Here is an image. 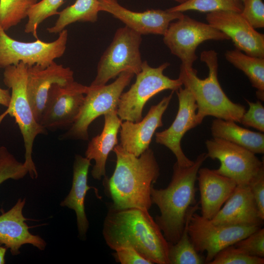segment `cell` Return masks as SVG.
Masks as SVG:
<instances>
[{"label": "cell", "instance_id": "1", "mask_svg": "<svg viewBox=\"0 0 264 264\" xmlns=\"http://www.w3.org/2000/svg\"><path fill=\"white\" fill-rule=\"evenodd\" d=\"M102 232L112 250L131 247L153 264H169V243L148 210L116 209L109 205Z\"/></svg>", "mask_w": 264, "mask_h": 264}, {"label": "cell", "instance_id": "2", "mask_svg": "<svg viewBox=\"0 0 264 264\" xmlns=\"http://www.w3.org/2000/svg\"><path fill=\"white\" fill-rule=\"evenodd\" d=\"M116 166L112 176L104 178L106 190L116 209L136 208L148 210L152 205V187L156 182L160 168L154 151L148 149L139 156L127 152L119 144L113 148Z\"/></svg>", "mask_w": 264, "mask_h": 264}, {"label": "cell", "instance_id": "3", "mask_svg": "<svg viewBox=\"0 0 264 264\" xmlns=\"http://www.w3.org/2000/svg\"><path fill=\"white\" fill-rule=\"evenodd\" d=\"M208 158L206 153L198 155L192 165L182 167L176 162L173 166L171 180L167 187L151 190L152 204L159 209L154 220L170 243L180 239L191 207L196 203L195 183L198 171Z\"/></svg>", "mask_w": 264, "mask_h": 264}, {"label": "cell", "instance_id": "4", "mask_svg": "<svg viewBox=\"0 0 264 264\" xmlns=\"http://www.w3.org/2000/svg\"><path fill=\"white\" fill-rule=\"evenodd\" d=\"M201 61L209 69L207 77L204 79L197 75L193 67H180L178 79L193 95L198 106L196 112L198 125L208 116L240 123L246 111L244 106L234 103L222 89L218 79V62L217 52L206 50L200 55Z\"/></svg>", "mask_w": 264, "mask_h": 264}, {"label": "cell", "instance_id": "5", "mask_svg": "<svg viewBox=\"0 0 264 264\" xmlns=\"http://www.w3.org/2000/svg\"><path fill=\"white\" fill-rule=\"evenodd\" d=\"M28 66L22 62L4 68L3 82L11 89V97L6 110L0 115V123L7 114L15 118L24 142L25 149L23 162L32 179H36L38 174L32 159L35 138L45 134L47 131L36 120L26 93Z\"/></svg>", "mask_w": 264, "mask_h": 264}, {"label": "cell", "instance_id": "6", "mask_svg": "<svg viewBox=\"0 0 264 264\" xmlns=\"http://www.w3.org/2000/svg\"><path fill=\"white\" fill-rule=\"evenodd\" d=\"M169 65L166 62L153 67L146 61L143 62L141 70L136 75L135 82L120 96L117 114L120 119L140 121L143 118L144 107L151 98L163 90L176 91L182 87L178 78L171 79L164 74V70Z\"/></svg>", "mask_w": 264, "mask_h": 264}, {"label": "cell", "instance_id": "7", "mask_svg": "<svg viewBox=\"0 0 264 264\" xmlns=\"http://www.w3.org/2000/svg\"><path fill=\"white\" fill-rule=\"evenodd\" d=\"M141 36L126 26L118 28L99 60L96 75L90 86L105 85L125 71L138 74L143 63L140 51Z\"/></svg>", "mask_w": 264, "mask_h": 264}, {"label": "cell", "instance_id": "8", "mask_svg": "<svg viewBox=\"0 0 264 264\" xmlns=\"http://www.w3.org/2000/svg\"><path fill=\"white\" fill-rule=\"evenodd\" d=\"M134 75L125 71L109 85L88 86L78 117L68 130L61 135V138L88 140L90 124L100 115L117 110L120 96Z\"/></svg>", "mask_w": 264, "mask_h": 264}, {"label": "cell", "instance_id": "9", "mask_svg": "<svg viewBox=\"0 0 264 264\" xmlns=\"http://www.w3.org/2000/svg\"><path fill=\"white\" fill-rule=\"evenodd\" d=\"M67 37V30L65 29L51 42L39 39L32 42H23L12 39L0 26V68L4 69L20 62L28 66L36 65L45 68L64 55Z\"/></svg>", "mask_w": 264, "mask_h": 264}, {"label": "cell", "instance_id": "10", "mask_svg": "<svg viewBox=\"0 0 264 264\" xmlns=\"http://www.w3.org/2000/svg\"><path fill=\"white\" fill-rule=\"evenodd\" d=\"M163 36L164 43L171 53L181 60V66L185 67H193L198 58L196 49L202 43L230 40L226 34L208 23L184 14L170 23Z\"/></svg>", "mask_w": 264, "mask_h": 264}, {"label": "cell", "instance_id": "11", "mask_svg": "<svg viewBox=\"0 0 264 264\" xmlns=\"http://www.w3.org/2000/svg\"><path fill=\"white\" fill-rule=\"evenodd\" d=\"M208 157L220 163L217 174L233 179L237 185H248L262 171L263 161L248 150L218 138L205 142Z\"/></svg>", "mask_w": 264, "mask_h": 264}, {"label": "cell", "instance_id": "12", "mask_svg": "<svg viewBox=\"0 0 264 264\" xmlns=\"http://www.w3.org/2000/svg\"><path fill=\"white\" fill-rule=\"evenodd\" d=\"M260 227L215 224L195 212L189 222L188 232L196 251L206 252L205 264H209L220 250L234 244Z\"/></svg>", "mask_w": 264, "mask_h": 264}, {"label": "cell", "instance_id": "13", "mask_svg": "<svg viewBox=\"0 0 264 264\" xmlns=\"http://www.w3.org/2000/svg\"><path fill=\"white\" fill-rule=\"evenodd\" d=\"M88 86L75 81L50 88L40 124L51 130L70 127L78 117Z\"/></svg>", "mask_w": 264, "mask_h": 264}, {"label": "cell", "instance_id": "14", "mask_svg": "<svg viewBox=\"0 0 264 264\" xmlns=\"http://www.w3.org/2000/svg\"><path fill=\"white\" fill-rule=\"evenodd\" d=\"M176 92L178 100L176 117L168 129L155 133V142L170 149L175 155L179 165L189 167L194 161L184 154L181 140L187 132L198 125L196 115L198 106L193 95L187 88L181 87Z\"/></svg>", "mask_w": 264, "mask_h": 264}, {"label": "cell", "instance_id": "15", "mask_svg": "<svg viewBox=\"0 0 264 264\" xmlns=\"http://www.w3.org/2000/svg\"><path fill=\"white\" fill-rule=\"evenodd\" d=\"M209 24L226 34L236 49L246 54L264 58V35L258 32L241 15L231 11H220L207 14Z\"/></svg>", "mask_w": 264, "mask_h": 264}, {"label": "cell", "instance_id": "16", "mask_svg": "<svg viewBox=\"0 0 264 264\" xmlns=\"http://www.w3.org/2000/svg\"><path fill=\"white\" fill-rule=\"evenodd\" d=\"M99 11L112 15L125 26L140 35H163L170 23L180 18L183 13L167 9H149L135 12L124 7L116 0H98Z\"/></svg>", "mask_w": 264, "mask_h": 264}, {"label": "cell", "instance_id": "17", "mask_svg": "<svg viewBox=\"0 0 264 264\" xmlns=\"http://www.w3.org/2000/svg\"><path fill=\"white\" fill-rule=\"evenodd\" d=\"M174 91L150 108L146 116L139 122L124 121L120 127L119 144L127 152L139 156L149 148L156 130L163 126L162 116L173 97Z\"/></svg>", "mask_w": 264, "mask_h": 264}, {"label": "cell", "instance_id": "18", "mask_svg": "<svg viewBox=\"0 0 264 264\" xmlns=\"http://www.w3.org/2000/svg\"><path fill=\"white\" fill-rule=\"evenodd\" d=\"M73 71L69 67L53 62L45 68L28 66L26 93L34 116L40 122L48 91L54 84L66 85L74 81Z\"/></svg>", "mask_w": 264, "mask_h": 264}, {"label": "cell", "instance_id": "19", "mask_svg": "<svg viewBox=\"0 0 264 264\" xmlns=\"http://www.w3.org/2000/svg\"><path fill=\"white\" fill-rule=\"evenodd\" d=\"M26 199H18L9 210L0 215V242L10 249L13 256L20 254V248L30 244L40 250H44L46 243L40 236L31 234L22 214Z\"/></svg>", "mask_w": 264, "mask_h": 264}, {"label": "cell", "instance_id": "20", "mask_svg": "<svg viewBox=\"0 0 264 264\" xmlns=\"http://www.w3.org/2000/svg\"><path fill=\"white\" fill-rule=\"evenodd\" d=\"M197 180L201 216L211 220L232 194L237 184L233 179L207 168H199Z\"/></svg>", "mask_w": 264, "mask_h": 264}, {"label": "cell", "instance_id": "21", "mask_svg": "<svg viewBox=\"0 0 264 264\" xmlns=\"http://www.w3.org/2000/svg\"><path fill=\"white\" fill-rule=\"evenodd\" d=\"M219 212L210 220L215 224L255 225L262 227L264 220L248 185H237Z\"/></svg>", "mask_w": 264, "mask_h": 264}, {"label": "cell", "instance_id": "22", "mask_svg": "<svg viewBox=\"0 0 264 264\" xmlns=\"http://www.w3.org/2000/svg\"><path fill=\"white\" fill-rule=\"evenodd\" d=\"M90 161L86 157L76 154L73 166V178L70 191L65 198L60 203L62 207L73 210L76 214L79 236L85 239L89 227L85 208V200L87 192L93 189L98 197V190L88 185V175Z\"/></svg>", "mask_w": 264, "mask_h": 264}, {"label": "cell", "instance_id": "23", "mask_svg": "<svg viewBox=\"0 0 264 264\" xmlns=\"http://www.w3.org/2000/svg\"><path fill=\"white\" fill-rule=\"evenodd\" d=\"M104 115V125L101 133L89 141L85 152L86 158L95 161L91 174L96 180H100L102 176L106 177L107 158L110 153L118 144L117 134L122 122L116 110L110 111Z\"/></svg>", "mask_w": 264, "mask_h": 264}, {"label": "cell", "instance_id": "24", "mask_svg": "<svg viewBox=\"0 0 264 264\" xmlns=\"http://www.w3.org/2000/svg\"><path fill=\"white\" fill-rule=\"evenodd\" d=\"M211 134L214 138L227 141L254 154H264V134L242 128L235 122L216 118L211 126Z\"/></svg>", "mask_w": 264, "mask_h": 264}, {"label": "cell", "instance_id": "25", "mask_svg": "<svg viewBox=\"0 0 264 264\" xmlns=\"http://www.w3.org/2000/svg\"><path fill=\"white\" fill-rule=\"evenodd\" d=\"M226 60L242 71L256 89L257 97L264 100V58L254 57L235 49L225 53Z\"/></svg>", "mask_w": 264, "mask_h": 264}, {"label": "cell", "instance_id": "26", "mask_svg": "<svg viewBox=\"0 0 264 264\" xmlns=\"http://www.w3.org/2000/svg\"><path fill=\"white\" fill-rule=\"evenodd\" d=\"M99 11L98 0H76L72 5L59 12L54 25L46 28L51 34H58L75 22H95Z\"/></svg>", "mask_w": 264, "mask_h": 264}, {"label": "cell", "instance_id": "27", "mask_svg": "<svg viewBox=\"0 0 264 264\" xmlns=\"http://www.w3.org/2000/svg\"><path fill=\"white\" fill-rule=\"evenodd\" d=\"M199 202L190 208L184 228L179 240L174 244L169 243L168 258L169 264H205V257L198 252L192 243L188 232V225L193 213L200 209Z\"/></svg>", "mask_w": 264, "mask_h": 264}, {"label": "cell", "instance_id": "28", "mask_svg": "<svg viewBox=\"0 0 264 264\" xmlns=\"http://www.w3.org/2000/svg\"><path fill=\"white\" fill-rule=\"evenodd\" d=\"M38 0H0V26L5 31L27 17Z\"/></svg>", "mask_w": 264, "mask_h": 264}, {"label": "cell", "instance_id": "29", "mask_svg": "<svg viewBox=\"0 0 264 264\" xmlns=\"http://www.w3.org/2000/svg\"><path fill=\"white\" fill-rule=\"evenodd\" d=\"M242 8L243 2L241 0H187L167 10L181 13L189 10L208 13L220 11L241 13Z\"/></svg>", "mask_w": 264, "mask_h": 264}, {"label": "cell", "instance_id": "30", "mask_svg": "<svg viewBox=\"0 0 264 264\" xmlns=\"http://www.w3.org/2000/svg\"><path fill=\"white\" fill-rule=\"evenodd\" d=\"M64 3V0H42L37 2L28 11L24 32L32 34L38 39L37 30L39 25L47 18L58 15V10Z\"/></svg>", "mask_w": 264, "mask_h": 264}, {"label": "cell", "instance_id": "31", "mask_svg": "<svg viewBox=\"0 0 264 264\" xmlns=\"http://www.w3.org/2000/svg\"><path fill=\"white\" fill-rule=\"evenodd\" d=\"M27 173L23 163L18 161L5 147H0V184L9 179H21Z\"/></svg>", "mask_w": 264, "mask_h": 264}, {"label": "cell", "instance_id": "32", "mask_svg": "<svg viewBox=\"0 0 264 264\" xmlns=\"http://www.w3.org/2000/svg\"><path fill=\"white\" fill-rule=\"evenodd\" d=\"M264 264V258L249 256L233 244L219 252L209 264Z\"/></svg>", "mask_w": 264, "mask_h": 264}, {"label": "cell", "instance_id": "33", "mask_svg": "<svg viewBox=\"0 0 264 264\" xmlns=\"http://www.w3.org/2000/svg\"><path fill=\"white\" fill-rule=\"evenodd\" d=\"M247 255L264 257V229L260 227L234 244Z\"/></svg>", "mask_w": 264, "mask_h": 264}, {"label": "cell", "instance_id": "34", "mask_svg": "<svg viewBox=\"0 0 264 264\" xmlns=\"http://www.w3.org/2000/svg\"><path fill=\"white\" fill-rule=\"evenodd\" d=\"M240 14L255 29L264 27L263 0H244Z\"/></svg>", "mask_w": 264, "mask_h": 264}, {"label": "cell", "instance_id": "35", "mask_svg": "<svg viewBox=\"0 0 264 264\" xmlns=\"http://www.w3.org/2000/svg\"><path fill=\"white\" fill-rule=\"evenodd\" d=\"M249 109L242 115L240 123L247 127H252L260 132H264V107L258 100L252 102L246 99Z\"/></svg>", "mask_w": 264, "mask_h": 264}, {"label": "cell", "instance_id": "36", "mask_svg": "<svg viewBox=\"0 0 264 264\" xmlns=\"http://www.w3.org/2000/svg\"><path fill=\"white\" fill-rule=\"evenodd\" d=\"M112 255L115 261L121 264H153L151 261L131 247L119 248Z\"/></svg>", "mask_w": 264, "mask_h": 264}, {"label": "cell", "instance_id": "37", "mask_svg": "<svg viewBox=\"0 0 264 264\" xmlns=\"http://www.w3.org/2000/svg\"><path fill=\"white\" fill-rule=\"evenodd\" d=\"M256 202L260 217L264 220V171L248 185Z\"/></svg>", "mask_w": 264, "mask_h": 264}, {"label": "cell", "instance_id": "38", "mask_svg": "<svg viewBox=\"0 0 264 264\" xmlns=\"http://www.w3.org/2000/svg\"><path fill=\"white\" fill-rule=\"evenodd\" d=\"M11 94L8 89L0 88V105L7 107L10 102Z\"/></svg>", "mask_w": 264, "mask_h": 264}, {"label": "cell", "instance_id": "39", "mask_svg": "<svg viewBox=\"0 0 264 264\" xmlns=\"http://www.w3.org/2000/svg\"><path fill=\"white\" fill-rule=\"evenodd\" d=\"M7 249L6 246H2V244L0 242V264L5 263V256Z\"/></svg>", "mask_w": 264, "mask_h": 264}, {"label": "cell", "instance_id": "40", "mask_svg": "<svg viewBox=\"0 0 264 264\" xmlns=\"http://www.w3.org/2000/svg\"><path fill=\"white\" fill-rule=\"evenodd\" d=\"M173 0L179 3V4H180V3H183V2H185L187 0Z\"/></svg>", "mask_w": 264, "mask_h": 264}, {"label": "cell", "instance_id": "41", "mask_svg": "<svg viewBox=\"0 0 264 264\" xmlns=\"http://www.w3.org/2000/svg\"><path fill=\"white\" fill-rule=\"evenodd\" d=\"M241 0L243 2L244 0Z\"/></svg>", "mask_w": 264, "mask_h": 264}]
</instances>
